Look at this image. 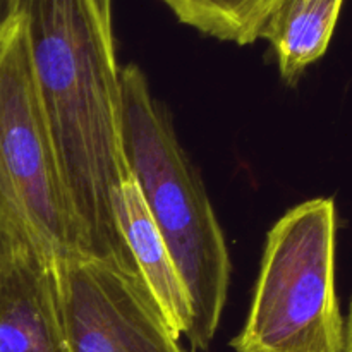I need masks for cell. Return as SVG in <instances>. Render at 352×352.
Returning a JSON list of instances; mask_svg holds the SVG:
<instances>
[{"label": "cell", "mask_w": 352, "mask_h": 352, "mask_svg": "<svg viewBox=\"0 0 352 352\" xmlns=\"http://www.w3.org/2000/svg\"><path fill=\"white\" fill-rule=\"evenodd\" d=\"M12 2L14 0H0V23L12 14Z\"/></svg>", "instance_id": "11"}, {"label": "cell", "mask_w": 352, "mask_h": 352, "mask_svg": "<svg viewBox=\"0 0 352 352\" xmlns=\"http://www.w3.org/2000/svg\"><path fill=\"white\" fill-rule=\"evenodd\" d=\"M54 268L69 352H184L140 275L82 251Z\"/></svg>", "instance_id": "5"}, {"label": "cell", "mask_w": 352, "mask_h": 352, "mask_svg": "<svg viewBox=\"0 0 352 352\" xmlns=\"http://www.w3.org/2000/svg\"><path fill=\"white\" fill-rule=\"evenodd\" d=\"M120 124L127 167L188 289L192 309L188 339L205 351L219 330L229 296V250L170 116L153 98L136 64L120 67Z\"/></svg>", "instance_id": "2"}, {"label": "cell", "mask_w": 352, "mask_h": 352, "mask_svg": "<svg viewBox=\"0 0 352 352\" xmlns=\"http://www.w3.org/2000/svg\"><path fill=\"white\" fill-rule=\"evenodd\" d=\"M0 352H69L50 261L0 267Z\"/></svg>", "instance_id": "6"}, {"label": "cell", "mask_w": 352, "mask_h": 352, "mask_svg": "<svg viewBox=\"0 0 352 352\" xmlns=\"http://www.w3.org/2000/svg\"><path fill=\"white\" fill-rule=\"evenodd\" d=\"M337 212L330 198L289 210L268 232L236 352H342L336 292Z\"/></svg>", "instance_id": "4"}, {"label": "cell", "mask_w": 352, "mask_h": 352, "mask_svg": "<svg viewBox=\"0 0 352 352\" xmlns=\"http://www.w3.org/2000/svg\"><path fill=\"white\" fill-rule=\"evenodd\" d=\"M179 23L244 47L260 38L280 0H162Z\"/></svg>", "instance_id": "9"}, {"label": "cell", "mask_w": 352, "mask_h": 352, "mask_svg": "<svg viewBox=\"0 0 352 352\" xmlns=\"http://www.w3.org/2000/svg\"><path fill=\"white\" fill-rule=\"evenodd\" d=\"M342 6L344 0H280L270 14L260 38L270 43L287 85L327 54Z\"/></svg>", "instance_id": "8"}, {"label": "cell", "mask_w": 352, "mask_h": 352, "mask_svg": "<svg viewBox=\"0 0 352 352\" xmlns=\"http://www.w3.org/2000/svg\"><path fill=\"white\" fill-rule=\"evenodd\" d=\"M352 352V298L349 305V313H347V320L344 322V351Z\"/></svg>", "instance_id": "10"}, {"label": "cell", "mask_w": 352, "mask_h": 352, "mask_svg": "<svg viewBox=\"0 0 352 352\" xmlns=\"http://www.w3.org/2000/svg\"><path fill=\"white\" fill-rule=\"evenodd\" d=\"M116 222L136 263L138 274L167 325L177 339L181 336L188 337L192 323L188 289L133 175L120 184L116 199Z\"/></svg>", "instance_id": "7"}, {"label": "cell", "mask_w": 352, "mask_h": 352, "mask_svg": "<svg viewBox=\"0 0 352 352\" xmlns=\"http://www.w3.org/2000/svg\"><path fill=\"white\" fill-rule=\"evenodd\" d=\"M82 251L34 81L26 28L0 23V267Z\"/></svg>", "instance_id": "3"}, {"label": "cell", "mask_w": 352, "mask_h": 352, "mask_svg": "<svg viewBox=\"0 0 352 352\" xmlns=\"http://www.w3.org/2000/svg\"><path fill=\"white\" fill-rule=\"evenodd\" d=\"M12 12L26 28L38 95L85 253L140 275L116 222L117 195L131 172L112 0H14Z\"/></svg>", "instance_id": "1"}]
</instances>
